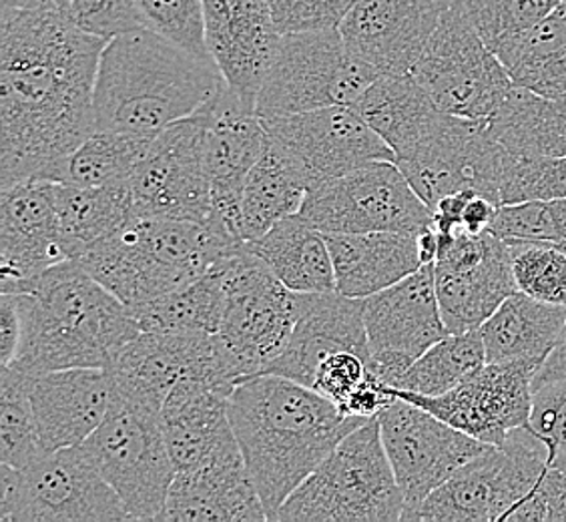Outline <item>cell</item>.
I'll return each instance as SVG.
<instances>
[{
	"instance_id": "22",
	"label": "cell",
	"mask_w": 566,
	"mask_h": 522,
	"mask_svg": "<svg viewBox=\"0 0 566 522\" xmlns=\"http://www.w3.org/2000/svg\"><path fill=\"white\" fill-rule=\"evenodd\" d=\"M447 0H354L339 24L352 55L378 75H412Z\"/></svg>"
},
{
	"instance_id": "36",
	"label": "cell",
	"mask_w": 566,
	"mask_h": 522,
	"mask_svg": "<svg viewBox=\"0 0 566 522\" xmlns=\"http://www.w3.org/2000/svg\"><path fill=\"white\" fill-rule=\"evenodd\" d=\"M516 87L546 98L566 97V2L502 55Z\"/></svg>"
},
{
	"instance_id": "53",
	"label": "cell",
	"mask_w": 566,
	"mask_h": 522,
	"mask_svg": "<svg viewBox=\"0 0 566 522\" xmlns=\"http://www.w3.org/2000/svg\"><path fill=\"white\" fill-rule=\"evenodd\" d=\"M560 246H563V248H565V250H566V241H565V243H560Z\"/></svg>"
},
{
	"instance_id": "51",
	"label": "cell",
	"mask_w": 566,
	"mask_h": 522,
	"mask_svg": "<svg viewBox=\"0 0 566 522\" xmlns=\"http://www.w3.org/2000/svg\"><path fill=\"white\" fill-rule=\"evenodd\" d=\"M496 211H499V206L489 197L480 196V194L472 196L464 209V216H462V229L469 233L489 231L492 221L496 218Z\"/></svg>"
},
{
	"instance_id": "8",
	"label": "cell",
	"mask_w": 566,
	"mask_h": 522,
	"mask_svg": "<svg viewBox=\"0 0 566 522\" xmlns=\"http://www.w3.org/2000/svg\"><path fill=\"white\" fill-rule=\"evenodd\" d=\"M2 522L133 521L83 447L44 452L29 467L0 470Z\"/></svg>"
},
{
	"instance_id": "26",
	"label": "cell",
	"mask_w": 566,
	"mask_h": 522,
	"mask_svg": "<svg viewBox=\"0 0 566 522\" xmlns=\"http://www.w3.org/2000/svg\"><path fill=\"white\" fill-rule=\"evenodd\" d=\"M358 352L370 359L364 300L334 292L300 294L292 336L262 374H277L312 388L317 366L332 354Z\"/></svg>"
},
{
	"instance_id": "32",
	"label": "cell",
	"mask_w": 566,
	"mask_h": 522,
	"mask_svg": "<svg viewBox=\"0 0 566 522\" xmlns=\"http://www.w3.org/2000/svg\"><path fill=\"white\" fill-rule=\"evenodd\" d=\"M250 246L292 292L322 294L336 290L326 233L314 228L302 213L282 219L260 240L250 241Z\"/></svg>"
},
{
	"instance_id": "27",
	"label": "cell",
	"mask_w": 566,
	"mask_h": 522,
	"mask_svg": "<svg viewBox=\"0 0 566 522\" xmlns=\"http://www.w3.org/2000/svg\"><path fill=\"white\" fill-rule=\"evenodd\" d=\"M29 390L46 452L83 445L105 420L113 398L105 368L29 374Z\"/></svg>"
},
{
	"instance_id": "7",
	"label": "cell",
	"mask_w": 566,
	"mask_h": 522,
	"mask_svg": "<svg viewBox=\"0 0 566 522\" xmlns=\"http://www.w3.org/2000/svg\"><path fill=\"white\" fill-rule=\"evenodd\" d=\"M548 472L546 448L528 426L512 430L457 470L422 502L416 521H514Z\"/></svg>"
},
{
	"instance_id": "29",
	"label": "cell",
	"mask_w": 566,
	"mask_h": 522,
	"mask_svg": "<svg viewBox=\"0 0 566 522\" xmlns=\"http://www.w3.org/2000/svg\"><path fill=\"white\" fill-rule=\"evenodd\" d=\"M165 442L175 470L197 467L238 440L229 420V394L201 380H184L161 408Z\"/></svg>"
},
{
	"instance_id": "25",
	"label": "cell",
	"mask_w": 566,
	"mask_h": 522,
	"mask_svg": "<svg viewBox=\"0 0 566 522\" xmlns=\"http://www.w3.org/2000/svg\"><path fill=\"white\" fill-rule=\"evenodd\" d=\"M161 521H270L238 440L201 464L175 472Z\"/></svg>"
},
{
	"instance_id": "45",
	"label": "cell",
	"mask_w": 566,
	"mask_h": 522,
	"mask_svg": "<svg viewBox=\"0 0 566 522\" xmlns=\"http://www.w3.org/2000/svg\"><path fill=\"white\" fill-rule=\"evenodd\" d=\"M143 27L161 34L189 53L209 56L203 0H135Z\"/></svg>"
},
{
	"instance_id": "48",
	"label": "cell",
	"mask_w": 566,
	"mask_h": 522,
	"mask_svg": "<svg viewBox=\"0 0 566 522\" xmlns=\"http://www.w3.org/2000/svg\"><path fill=\"white\" fill-rule=\"evenodd\" d=\"M277 33H312L338 29L354 0H265Z\"/></svg>"
},
{
	"instance_id": "39",
	"label": "cell",
	"mask_w": 566,
	"mask_h": 522,
	"mask_svg": "<svg viewBox=\"0 0 566 522\" xmlns=\"http://www.w3.org/2000/svg\"><path fill=\"white\" fill-rule=\"evenodd\" d=\"M486 364V349L480 330L464 334H448L426 349L415 364L403 372L398 390L422 396H440L452 390L470 374Z\"/></svg>"
},
{
	"instance_id": "35",
	"label": "cell",
	"mask_w": 566,
	"mask_h": 522,
	"mask_svg": "<svg viewBox=\"0 0 566 522\" xmlns=\"http://www.w3.org/2000/svg\"><path fill=\"white\" fill-rule=\"evenodd\" d=\"M489 127L509 152L566 157V97H541L514 85Z\"/></svg>"
},
{
	"instance_id": "30",
	"label": "cell",
	"mask_w": 566,
	"mask_h": 522,
	"mask_svg": "<svg viewBox=\"0 0 566 522\" xmlns=\"http://www.w3.org/2000/svg\"><path fill=\"white\" fill-rule=\"evenodd\" d=\"M352 107L390 145L396 159L426 142L448 115L412 75L378 76Z\"/></svg>"
},
{
	"instance_id": "6",
	"label": "cell",
	"mask_w": 566,
	"mask_h": 522,
	"mask_svg": "<svg viewBox=\"0 0 566 522\" xmlns=\"http://www.w3.org/2000/svg\"><path fill=\"white\" fill-rule=\"evenodd\" d=\"M402 490L378 416L349 432L283 502L275 521H402Z\"/></svg>"
},
{
	"instance_id": "42",
	"label": "cell",
	"mask_w": 566,
	"mask_h": 522,
	"mask_svg": "<svg viewBox=\"0 0 566 522\" xmlns=\"http://www.w3.org/2000/svg\"><path fill=\"white\" fill-rule=\"evenodd\" d=\"M563 197H566V157L526 155L502 147L499 174L501 206Z\"/></svg>"
},
{
	"instance_id": "31",
	"label": "cell",
	"mask_w": 566,
	"mask_h": 522,
	"mask_svg": "<svg viewBox=\"0 0 566 522\" xmlns=\"http://www.w3.org/2000/svg\"><path fill=\"white\" fill-rule=\"evenodd\" d=\"M565 324L566 305L543 304L514 292L480 326L486 362H531L543 368Z\"/></svg>"
},
{
	"instance_id": "43",
	"label": "cell",
	"mask_w": 566,
	"mask_h": 522,
	"mask_svg": "<svg viewBox=\"0 0 566 522\" xmlns=\"http://www.w3.org/2000/svg\"><path fill=\"white\" fill-rule=\"evenodd\" d=\"M518 292L551 305H566V250L548 241H506Z\"/></svg>"
},
{
	"instance_id": "4",
	"label": "cell",
	"mask_w": 566,
	"mask_h": 522,
	"mask_svg": "<svg viewBox=\"0 0 566 522\" xmlns=\"http://www.w3.org/2000/svg\"><path fill=\"white\" fill-rule=\"evenodd\" d=\"M223 76L209 56L139 27L107 41L95 83V130L159 133L206 107Z\"/></svg>"
},
{
	"instance_id": "44",
	"label": "cell",
	"mask_w": 566,
	"mask_h": 522,
	"mask_svg": "<svg viewBox=\"0 0 566 522\" xmlns=\"http://www.w3.org/2000/svg\"><path fill=\"white\" fill-rule=\"evenodd\" d=\"M504 241H566V197L499 206L491 229Z\"/></svg>"
},
{
	"instance_id": "54",
	"label": "cell",
	"mask_w": 566,
	"mask_h": 522,
	"mask_svg": "<svg viewBox=\"0 0 566 522\" xmlns=\"http://www.w3.org/2000/svg\"><path fill=\"white\" fill-rule=\"evenodd\" d=\"M565 2H566V0H565Z\"/></svg>"
},
{
	"instance_id": "15",
	"label": "cell",
	"mask_w": 566,
	"mask_h": 522,
	"mask_svg": "<svg viewBox=\"0 0 566 522\" xmlns=\"http://www.w3.org/2000/svg\"><path fill=\"white\" fill-rule=\"evenodd\" d=\"M378 422L394 477L402 490V521H416L422 502L440 484L491 447L402 396H396L381 410Z\"/></svg>"
},
{
	"instance_id": "37",
	"label": "cell",
	"mask_w": 566,
	"mask_h": 522,
	"mask_svg": "<svg viewBox=\"0 0 566 522\" xmlns=\"http://www.w3.org/2000/svg\"><path fill=\"white\" fill-rule=\"evenodd\" d=\"M226 310V280L216 265L196 282L161 295L153 302L132 307V316L147 332L218 334Z\"/></svg>"
},
{
	"instance_id": "40",
	"label": "cell",
	"mask_w": 566,
	"mask_h": 522,
	"mask_svg": "<svg viewBox=\"0 0 566 522\" xmlns=\"http://www.w3.org/2000/svg\"><path fill=\"white\" fill-rule=\"evenodd\" d=\"M43 442L29 390V374L2 366L0 374V460L11 468L29 467L43 457Z\"/></svg>"
},
{
	"instance_id": "41",
	"label": "cell",
	"mask_w": 566,
	"mask_h": 522,
	"mask_svg": "<svg viewBox=\"0 0 566 522\" xmlns=\"http://www.w3.org/2000/svg\"><path fill=\"white\" fill-rule=\"evenodd\" d=\"M565 0H462L476 33L501 59Z\"/></svg>"
},
{
	"instance_id": "49",
	"label": "cell",
	"mask_w": 566,
	"mask_h": 522,
	"mask_svg": "<svg viewBox=\"0 0 566 522\" xmlns=\"http://www.w3.org/2000/svg\"><path fill=\"white\" fill-rule=\"evenodd\" d=\"M370 378V359L358 352L344 349L327 356L317 366L312 388L342 408Z\"/></svg>"
},
{
	"instance_id": "16",
	"label": "cell",
	"mask_w": 566,
	"mask_h": 522,
	"mask_svg": "<svg viewBox=\"0 0 566 522\" xmlns=\"http://www.w3.org/2000/svg\"><path fill=\"white\" fill-rule=\"evenodd\" d=\"M129 184L137 218L208 223L213 203L206 165V109L159 130Z\"/></svg>"
},
{
	"instance_id": "47",
	"label": "cell",
	"mask_w": 566,
	"mask_h": 522,
	"mask_svg": "<svg viewBox=\"0 0 566 522\" xmlns=\"http://www.w3.org/2000/svg\"><path fill=\"white\" fill-rule=\"evenodd\" d=\"M528 428L545 445L548 468L566 472V382L534 390Z\"/></svg>"
},
{
	"instance_id": "2",
	"label": "cell",
	"mask_w": 566,
	"mask_h": 522,
	"mask_svg": "<svg viewBox=\"0 0 566 522\" xmlns=\"http://www.w3.org/2000/svg\"><path fill=\"white\" fill-rule=\"evenodd\" d=\"M229 420L270 521L329 452L368 422L277 374L241 380L229 394Z\"/></svg>"
},
{
	"instance_id": "1",
	"label": "cell",
	"mask_w": 566,
	"mask_h": 522,
	"mask_svg": "<svg viewBox=\"0 0 566 522\" xmlns=\"http://www.w3.org/2000/svg\"><path fill=\"white\" fill-rule=\"evenodd\" d=\"M107 41L33 0H2L0 187L55 181L95 133V83Z\"/></svg>"
},
{
	"instance_id": "34",
	"label": "cell",
	"mask_w": 566,
	"mask_h": 522,
	"mask_svg": "<svg viewBox=\"0 0 566 522\" xmlns=\"http://www.w3.org/2000/svg\"><path fill=\"white\" fill-rule=\"evenodd\" d=\"M53 196L73 260L137 218L129 179L95 187L53 181Z\"/></svg>"
},
{
	"instance_id": "46",
	"label": "cell",
	"mask_w": 566,
	"mask_h": 522,
	"mask_svg": "<svg viewBox=\"0 0 566 522\" xmlns=\"http://www.w3.org/2000/svg\"><path fill=\"white\" fill-rule=\"evenodd\" d=\"M73 22L81 31L111 41L143 27L135 0H33Z\"/></svg>"
},
{
	"instance_id": "17",
	"label": "cell",
	"mask_w": 566,
	"mask_h": 522,
	"mask_svg": "<svg viewBox=\"0 0 566 522\" xmlns=\"http://www.w3.org/2000/svg\"><path fill=\"white\" fill-rule=\"evenodd\" d=\"M434 282L450 334L480 330L509 295L518 292L512 275L511 248L491 231L438 233Z\"/></svg>"
},
{
	"instance_id": "9",
	"label": "cell",
	"mask_w": 566,
	"mask_h": 522,
	"mask_svg": "<svg viewBox=\"0 0 566 522\" xmlns=\"http://www.w3.org/2000/svg\"><path fill=\"white\" fill-rule=\"evenodd\" d=\"M412 76L438 109L464 119H492L514 88L499 56L470 22L462 0H447Z\"/></svg>"
},
{
	"instance_id": "10",
	"label": "cell",
	"mask_w": 566,
	"mask_h": 522,
	"mask_svg": "<svg viewBox=\"0 0 566 522\" xmlns=\"http://www.w3.org/2000/svg\"><path fill=\"white\" fill-rule=\"evenodd\" d=\"M81 447L119 494L133 521H161L177 472L161 414L113 394L105 420Z\"/></svg>"
},
{
	"instance_id": "50",
	"label": "cell",
	"mask_w": 566,
	"mask_h": 522,
	"mask_svg": "<svg viewBox=\"0 0 566 522\" xmlns=\"http://www.w3.org/2000/svg\"><path fill=\"white\" fill-rule=\"evenodd\" d=\"M22 337V317L14 294L0 292V364L11 366Z\"/></svg>"
},
{
	"instance_id": "13",
	"label": "cell",
	"mask_w": 566,
	"mask_h": 522,
	"mask_svg": "<svg viewBox=\"0 0 566 522\" xmlns=\"http://www.w3.org/2000/svg\"><path fill=\"white\" fill-rule=\"evenodd\" d=\"M105 370L113 394L159 414L179 382L201 380L228 394L241 382L240 368L218 334L142 330Z\"/></svg>"
},
{
	"instance_id": "5",
	"label": "cell",
	"mask_w": 566,
	"mask_h": 522,
	"mask_svg": "<svg viewBox=\"0 0 566 522\" xmlns=\"http://www.w3.org/2000/svg\"><path fill=\"white\" fill-rule=\"evenodd\" d=\"M245 243L211 221L135 218L76 261L132 310L196 282Z\"/></svg>"
},
{
	"instance_id": "38",
	"label": "cell",
	"mask_w": 566,
	"mask_h": 522,
	"mask_svg": "<svg viewBox=\"0 0 566 522\" xmlns=\"http://www.w3.org/2000/svg\"><path fill=\"white\" fill-rule=\"evenodd\" d=\"M157 133L95 130L61 165L55 181L71 186H109L132 179Z\"/></svg>"
},
{
	"instance_id": "18",
	"label": "cell",
	"mask_w": 566,
	"mask_h": 522,
	"mask_svg": "<svg viewBox=\"0 0 566 522\" xmlns=\"http://www.w3.org/2000/svg\"><path fill=\"white\" fill-rule=\"evenodd\" d=\"M364 322L371 374L396 388L403 372L450 334L436 294L434 263L366 297Z\"/></svg>"
},
{
	"instance_id": "3",
	"label": "cell",
	"mask_w": 566,
	"mask_h": 522,
	"mask_svg": "<svg viewBox=\"0 0 566 522\" xmlns=\"http://www.w3.org/2000/svg\"><path fill=\"white\" fill-rule=\"evenodd\" d=\"M22 337L12 368L24 374L107 368L142 332L129 307L76 260L56 263L12 288Z\"/></svg>"
},
{
	"instance_id": "23",
	"label": "cell",
	"mask_w": 566,
	"mask_h": 522,
	"mask_svg": "<svg viewBox=\"0 0 566 522\" xmlns=\"http://www.w3.org/2000/svg\"><path fill=\"white\" fill-rule=\"evenodd\" d=\"M73 260L56 216L53 181L33 179L0 194V292Z\"/></svg>"
},
{
	"instance_id": "12",
	"label": "cell",
	"mask_w": 566,
	"mask_h": 522,
	"mask_svg": "<svg viewBox=\"0 0 566 522\" xmlns=\"http://www.w3.org/2000/svg\"><path fill=\"white\" fill-rule=\"evenodd\" d=\"M219 265L226 280V310L218 337L245 380L262 374L285 348L300 312V294L277 280L250 241Z\"/></svg>"
},
{
	"instance_id": "52",
	"label": "cell",
	"mask_w": 566,
	"mask_h": 522,
	"mask_svg": "<svg viewBox=\"0 0 566 522\" xmlns=\"http://www.w3.org/2000/svg\"><path fill=\"white\" fill-rule=\"evenodd\" d=\"M553 382H566V324L556 348L546 358L543 368L538 370L536 378H534V390L541 388V386H546V384H553Z\"/></svg>"
},
{
	"instance_id": "21",
	"label": "cell",
	"mask_w": 566,
	"mask_h": 522,
	"mask_svg": "<svg viewBox=\"0 0 566 522\" xmlns=\"http://www.w3.org/2000/svg\"><path fill=\"white\" fill-rule=\"evenodd\" d=\"M206 109V165L213 216L209 221L241 236V197L253 165L268 147V130L258 111L231 88L219 87Z\"/></svg>"
},
{
	"instance_id": "14",
	"label": "cell",
	"mask_w": 566,
	"mask_h": 522,
	"mask_svg": "<svg viewBox=\"0 0 566 522\" xmlns=\"http://www.w3.org/2000/svg\"><path fill=\"white\" fill-rule=\"evenodd\" d=\"M324 233H422L432 209L394 161H374L310 191L300 211Z\"/></svg>"
},
{
	"instance_id": "19",
	"label": "cell",
	"mask_w": 566,
	"mask_h": 522,
	"mask_svg": "<svg viewBox=\"0 0 566 522\" xmlns=\"http://www.w3.org/2000/svg\"><path fill=\"white\" fill-rule=\"evenodd\" d=\"M538 370L541 366L531 362H486L440 396L394 392L480 442L501 447L512 430L531 422Z\"/></svg>"
},
{
	"instance_id": "33",
	"label": "cell",
	"mask_w": 566,
	"mask_h": 522,
	"mask_svg": "<svg viewBox=\"0 0 566 522\" xmlns=\"http://www.w3.org/2000/svg\"><path fill=\"white\" fill-rule=\"evenodd\" d=\"M312 184L302 167L268 137V147L253 165L241 197V236L260 240L282 219L302 211Z\"/></svg>"
},
{
	"instance_id": "20",
	"label": "cell",
	"mask_w": 566,
	"mask_h": 522,
	"mask_svg": "<svg viewBox=\"0 0 566 522\" xmlns=\"http://www.w3.org/2000/svg\"><path fill=\"white\" fill-rule=\"evenodd\" d=\"M268 137L307 175L312 189L374 161H394L390 145L352 105L262 117Z\"/></svg>"
},
{
	"instance_id": "11",
	"label": "cell",
	"mask_w": 566,
	"mask_h": 522,
	"mask_svg": "<svg viewBox=\"0 0 566 522\" xmlns=\"http://www.w3.org/2000/svg\"><path fill=\"white\" fill-rule=\"evenodd\" d=\"M378 76L352 55L339 29L283 34L255 111L277 117L354 105Z\"/></svg>"
},
{
	"instance_id": "24",
	"label": "cell",
	"mask_w": 566,
	"mask_h": 522,
	"mask_svg": "<svg viewBox=\"0 0 566 522\" xmlns=\"http://www.w3.org/2000/svg\"><path fill=\"white\" fill-rule=\"evenodd\" d=\"M206 44L219 73L255 111L282 34L265 0H203Z\"/></svg>"
},
{
	"instance_id": "28",
	"label": "cell",
	"mask_w": 566,
	"mask_h": 522,
	"mask_svg": "<svg viewBox=\"0 0 566 522\" xmlns=\"http://www.w3.org/2000/svg\"><path fill=\"white\" fill-rule=\"evenodd\" d=\"M326 240L334 261L336 290L349 297L366 300L424 265L415 233H326Z\"/></svg>"
}]
</instances>
